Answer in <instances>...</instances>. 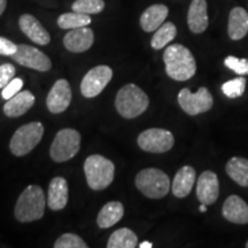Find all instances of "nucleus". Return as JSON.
<instances>
[{
  "instance_id": "f257e3e1",
  "label": "nucleus",
  "mask_w": 248,
  "mask_h": 248,
  "mask_svg": "<svg viewBox=\"0 0 248 248\" xmlns=\"http://www.w3.org/2000/svg\"><path fill=\"white\" fill-rule=\"evenodd\" d=\"M166 73L170 78L184 82L192 78L197 73V62L187 47L181 44H172L163 53Z\"/></svg>"
},
{
  "instance_id": "f03ea898",
  "label": "nucleus",
  "mask_w": 248,
  "mask_h": 248,
  "mask_svg": "<svg viewBox=\"0 0 248 248\" xmlns=\"http://www.w3.org/2000/svg\"><path fill=\"white\" fill-rule=\"evenodd\" d=\"M46 198L38 185H29L18 197L15 204V218L21 223L38 221L45 213Z\"/></svg>"
},
{
  "instance_id": "7ed1b4c3",
  "label": "nucleus",
  "mask_w": 248,
  "mask_h": 248,
  "mask_svg": "<svg viewBox=\"0 0 248 248\" xmlns=\"http://www.w3.org/2000/svg\"><path fill=\"white\" fill-rule=\"evenodd\" d=\"M150 105L147 94L139 86L126 84L120 89L115 98V107L124 119H136L146 111Z\"/></svg>"
},
{
  "instance_id": "20e7f679",
  "label": "nucleus",
  "mask_w": 248,
  "mask_h": 248,
  "mask_svg": "<svg viewBox=\"0 0 248 248\" xmlns=\"http://www.w3.org/2000/svg\"><path fill=\"white\" fill-rule=\"evenodd\" d=\"M84 172L86 183L94 191H101L113 183L115 166L107 157L93 154L85 160Z\"/></svg>"
},
{
  "instance_id": "39448f33",
  "label": "nucleus",
  "mask_w": 248,
  "mask_h": 248,
  "mask_svg": "<svg viewBox=\"0 0 248 248\" xmlns=\"http://www.w3.org/2000/svg\"><path fill=\"white\" fill-rule=\"evenodd\" d=\"M135 182L138 190L150 199H162L170 190L168 175L156 168L140 170L136 176Z\"/></svg>"
},
{
  "instance_id": "423d86ee",
  "label": "nucleus",
  "mask_w": 248,
  "mask_h": 248,
  "mask_svg": "<svg viewBox=\"0 0 248 248\" xmlns=\"http://www.w3.org/2000/svg\"><path fill=\"white\" fill-rule=\"evenodd\" d=\"M44 135V125L40 122H30L20 126L9 142L12 154L15 156H24L29 154L42 140Z\"/></svg>"
},
{
  "instance_id": "0eeeda50",
  "label": "nucleus",
  "mask_w": 248,
  "mask_h": 248,
  "mask_svg": "<svg viewBox=\"0 0 248 248\" xmlns=\"http://www.w3.org/2000/svg\"><path fill=\"white\" fill-rule=\"evenodd\" d=\"M80 135L75 129H62L57 133L51 148L49 155L55 162H66L73 159L79 152Z\"/></svg>"
},
{
  "instance_id": "6e6552de",
  "label": "nucleus",
  "mask_w": 248,
  "mask_h": 248,
  "mask_svg": "<svg viewBox=\"0 0 248 248\" xmlns=\"http://www.w3.org/2000/svg\"><path fill=\"white\" fill-rule=\"evenodd\" d=\"M178 104L186 114L195 116L212 109L214 99L207 88H199L195 93L183 89L178 93Z\"/></svg>"
},
{
  "instance_id": "1a4fd4ad",
  "label": "nucleus",
  "mask_w": 248,
  "mask_h": 248,
  "mask_svg": "<svg viewBox=\"0 0 248 248\" xmlns=\"http://www.w3.org/2000/svg\"><path fill=\"white\" fill-rule=\"evenodd\" d=\"M137 141L142 151L150 153H166L172 148L175 138L168 130L152 128L142 131L138 136Z\"/></svg>"
},
{
  "instance_id": "9d476101",
  "label": "nucleus",
  "mask_w": 248,
  "mask_h": 248,
  "mask_svg": "<svg viewBox=\"0 0 248 248\" xmlns=\"http://www.w3.org/2000/svg\"><path fill=\"white\" fill-rule=\"evenodd\" d=\"M113 77V70L108 66H98L90 69L80 83V92L85 98H94L104 91Z\"/></svg>"
},
{
  "instance_id": "9b49d317",
  "label": "nucleus",
  "mask_w": 248,
  "mask_h": 248,
  "mask_svg": "<svg viewBox=\"0 0 248 248\" xmlns=\"http://www.w3.org/2000/svg\"><path fill=\"white\" fill-rule=\"evenodd\" d=\"M15 62L21 66L31 68L38 71H48L52 67V62L49 58L38 48L33 46L20 44L17 45L16 52L11 57Z\"/></svg>"
},
{
  "instance_id": "f8f14e48",
  "label": "nucleus",
  "mask_w": 248,
  "mask_h": 248,
  "mask_svg": "<svg viewBox=\"0 0 248 248\" xmlns=\"http://www.w3.org/2000/svg\"><path fill=\"white\" fill-rule=\"evenodd\" d=\"M73 93L67 79H58L49 90L46 98V106L52 114H61L69 107Z\"/></svg>"
},
{
  "instance_id": "ddd939ff",
  "label": "nucleus",
  "mask_w": 248,
  "mask_h": 248,
  "mask_svg": "<svg viewBox=\"0 0 248 248\" xmlns=\"http://www.w3.org/2000/svg\"><path fill=\"white\" fill-rule=\"evenodd\" d=\"M219 184L215 172L206 170L200 175L197 183V197L201 203L213 204L218 199Z\"/></svg>"
},
{
  "instance_id": "4468645a",
  "label": "nucleus",
  "mask_w": 248,
  "mask_h": 248,
  "mask_svg": "<svg viewBox=\"0 0 248 248\" xmlns=\"http://www.w3.org/2000/svg\"><path fill=\"white\" fill-rule=\"evenodd\" d=\"M94 42V33L88 27L71 29L63 38V45L73 53H82L91 48Z\"/></svg>"
},
{
  "instance_id": "2eb2a0df",
  "label": "nucleus",
  "mask_w": 248,
  "mask_h": 248,
  "mask_svg": "<svg viewBox=\"0 0 248 248\" xmlns=\"http://www.w3.org/2000/svg\"><path fill=\"white\" fill-rule=\"evenodd\" d=\"M18 26L28 38L38 45H47L51 42V36L48 31L42 26L33 15L23 14L18 20Z\"/></svg>"
},
{
  "instance_id": "dca6fc26",
  "label": "nucleus",
  "mask_w": 248,
  "mask_h": 248,
  "mask_svg": "<svg viewBox=\"0 0 248 248\" xmlns=\"http://www.w3.org/2000/svg\"><path fill=\"white\" fill-rule=\"evenodd\" d=\"M222 214L226 221L234 224H248V204L238 195H230L224 201Z\"/></svg>"
},
{
  "instance_id": "f3484780",
  "label": "nucleus",
  "mask_w": 248,
  "mask_h": 248,
  "mask_svg": "<svg viewBox=\"0 0 248 248\" xmlns=\"http://www.w3.org/2000/svg\"><path fill=\"white\" fill-rule=\"evenodd\" d=\"M209 18L206 0H192L187 12V24L192 32L202 33L208 28Z\"/></svg>"
},
{
  "instance_id": "a211bd4d",
  "label": "nucleus",
  "mask_w": 248,
  "mask_h": 248,
  "mask_svg": "<svg viewBox=\"0 0 248 248\" xmlns=\"http://www.w3.org/2000/svg\"><path fill=\"white\" fill-rule=\"evenodd\" d=\"M68 183L63 177H54L49 183L47 193V204L52 210H61L67 206Z\"/></svg>"
},
{
  "instance_id": "6ab92c4d",
  "label": "nucleus",
  "mask_w": 248,
  "mask_h": 248,
  "mask_svg": "<svg viewBox=\"0 0 248 248\" xmlns=\"http://www.w3.org/2000/svg\"><path fill=\"white\" fill-rule=\"evenodd\" d=\"M35 95L30 91L18 92L14 97L8 99L4 106V113L8 117H18L24 115L35 104Z\"/></svg>"
},
{
  "instance_id": "aec40b11",
  "label": "nucleus",
  "mask_w": 248,
  "mask_h": 248,
  "mask_svg": "<svg viewBox=\"0 0 248 248\" xmlns=\"http://www.w3.org/2000/svg\"><path fill=\"white\" fill-rule=\"evenodd\" d=\"M169 14L166 5L156 4L148 7L140 16V27L146 32H153L162 26Z\"/></svg>"
},
{
  "instance_id": "412c9836",
  "label": "nucleus",
  "mask_w": 248,
  "mask_h": 248,
  "mask_svg": "<svg viewBox=\"0 0 248 248\" xmlns=\"http://www.w3.org/2000/svg\"><path fill=\"white\" fill-rule=\"evenodd\" d=\"M197 173L194 168L190 166H184L178 170L173 178L171 191L176 198H185L191 193L192 187H193Z\"/></svg>"
},
{
  "instance_id": "4be33fe9",
  "label": "nucleus",
  "mask_w": 248,
  "mask_h": 248,
  "mask_svg": "<svg viewBox=\"0 0 248 248\" xmlns=\"http://www.w3.org/2000/svg\"><path fill=\"white\" fill-rule=\"evenodd\" d=\"M248 32V14L243 7L232 8L229 15L228 33L232 40L243 39Z\"/></svg>"
},
{
  "instance_id": "5701e85b",
  "label": "nucleus",
  "mask_w": 248,
  "mask_h": 248,
  "mask_svg": "<svg viewBox=\"0 0 248 248\" xmlns=\"http://www.w3.org/2000/svg\"><path fill=\"white\" fill-rule=\"evenodd\" d=\"M124 215V207L119 201H110L102 207L97 217V224L101 229H108L119 223Z\"/></svg>"
},
{
  "instance_id": "b1692460",
  "label": "nucleus",
  "mask_w": 248,
  "mask_h": 248,
  "mask_svg": "<svg viewBox=\"0 0 248 248\" xmlns=\"http://www.w3.org/2000/svg\"><path fill=\"white\" fill-rule=\"evenodd\" d=\"M226 173L231 179L243 187H248V160L234 156L228 161L225 167Z\"/></svg>"
},
{
  "instance_id": "393cba45",
  "label": "nucleus",
  "mask_w": 248,
  "mask_h": 248,
  "mask_svg": "<svg viewBox=\"0 0 248 248\" xmlns=\"http://www.w3.org/2000/svg\"><path fill=\"white\" fill-rule=\"evenodd\" d=\"M138 245V237L128 228H121L114 231L108 239V248H135Z\"/></svg>"
},
{
  "instance_id": "a878e982",
  "label": "nucleus",
  "mask_w": 248,
  "mask_h": 248,
  "mask_svg": "<svg viewBox=\"0 0 248 248\" xmlns=\"http://www.w3.org/2000/svg\"><path fill=\"white\" fill-rule=\"evenodd\" d=\"M177 35V28L171 22H166L155 31L153 38L151 40V45L154 49H161L175 39Z\"/></svg>"
},
{
  "instance_id": "bb28decb",
  "label": "nucleus",
  "mask_w": 248,
  "mask_h": 248,
  "mask_svg": "<svg viewBox=\"0 0 248 248\" xmlns=\"http://www.w3.org/2000/svg\"><path fill=\"white\" fill-rule=\"evenodd\" d=\"M91 22L92 20L91 17H90V15L77 13V12H74V11L73 13L61 14L58 18V26L60 27L61 29H66V30L88 27Z\"/></svg>"
},
{
  "instance_id": "cd10ccee",
  "label": "nucleus",
  "mask_w": 248,
  "mask_h": 248,
  "mask_svg": "<svg viewBox=\"0 0 248 248\" xmlns=\"http://www.w3.org/2000/svg\"><path fill=\"white\" fill-rule=\"evenodd\" d=\"M74 12L82 14H99L105 9L104 0H76L71 6Z\"/></svg>"
},
{
  "instance_id": "c85d7f7f",
  "label": "nucleus",
  "mask_w": 248,
  "mask_h": 248,
  "mask_svg": "<svg viewBox=\"0 0 248 248\" xmlns=\"http://www.w3.org/2000/svg\"><path fill=\"white\" fill-rule=\"evenodd\" d=\"M246 89V78L244 76L238 77L222 85V92L229 98H238L244 94Z\"/></svg>"
},
{
  "instance_id": "c756f323",
  "label": "nucleus",
  "mask_w": 248,
  "mask_h": 248,
  "mask_svg": "<svg viewBox=\"0 0 248 248\" xmlns=\"http://www.w3.org/2000/svg\"><path fill=\"white\" fill-rule=\"evenodd\" d=\"M54 248H88V244L75 233H64L55 241Z\"/></svg>"
},
{
  "instance_id": "7c9ffc66",
  "label": "nucleus",
  "mask_w": 248,
  "mask_h": 248,
  "mask_svg": "<svg viewBox=\"0 0 248 248\" xmlns=\"http://www.w3.org/2000/svg\"><path fill=\"white\" fill-rule=\"evenodd\" d=\"M225 66L230 68L238 75H248V60L247 59H238L235 57H226L224 60Z\"/></svg>"
},
{
  "instance_id": "2f4dec72",
  "label": "nucleus",
  "mask_w": 248,
  "mask_h": 248,
  "mask_svg": "<svg viewBox=\"0 0 248 248\" xmlns=\"http://www.w3.org/2000/svg\"><path fill=\"white\" fill-rule=\"evenodd\" d=\"M15 73L16 69L12 63H4L0 66V89H4L14 78Z\"/></svg>"
},
{
  "instance_id": "473e14b6",
  "label": "nucleus",
  "mask_w": 248,
  "mask_h": 248,
  "mask_svg": "<svg viewBox=\"0 0 248 248\" xmlns=\"http://www.w3.org/2000/svg\"><path fill=\"white\" fill-rule=\"evenodd\" d=\"M23 86V80L21 78H13L11 82L8 83L7 85L2 89L1 91V95L5 100H8L12 97H14L15 94H17L18 92L21 91Z\"/></svg>"
},
{
  "instance_id": "72a5a7b5",
  "label": "nucleus",
  "mask_w": 248,
  "mask_h": 248,
  "mask_svg": "<svg viewBox=\"0 0 248 248\" xmlns=\"http://www.w3.org/2000/svg\"><path fill=\"white\" fill-rule=\"evenodd\" d=\"M17 49V45H15L13 42L5 38V37H0V55H6V57H12Z\"/></svg>"
},
{
  "instance_id": "f704fd0d",
  "label": "nucleus",
  "mask_w": 248,
  "mask_h": 248,
  "mask_svg": "<svg viewBox=\"0 0 248 248\" xmlns=\"http://www.w3.org/2000/svg\"><path fill=\"white\" fill-rule=\"evenodd\" d=\"M6 7H7V0H0V16L5 12Z\"/></svg>"
},
{
  "instance_id": "c9c22d12",
  "label": "nucleus",
  "mask_w": 248,
  "mask_h": 248,
  "mask_svg": "<svg viewBox=\"0 0 248 248\" xmlns=\"http://www.w3.org/2000/svg\"><path fill=\"white\" fill-rule=\"evenodd\" d=\"M139 247L140 248H152L153 247V244L150 243V241H144V243H141L139 245Z\"/></svg>"
},
{
  "instance_id": "e433bc0d",
  "label": "nucleus",
  "mask_w": 248,
  "mask_h": 248,
  "mask_svg": "<svg viewBox=\"0 0 248 248\" xmlns=\"http://www.w3.org/2000/svg\"><path fill=\"white\" fill-rule=\"evenodd\" d=\"M199 210L201 213H206L207 212V204L201 203V206L199 207Z\"/></svg>"
},
{
  "instance_id": "4c0bfd02",
  "label": "nucleus",
  "mask_w": 248,
  "mask_h": 248,
  "mask_svg": "<svg viewBox=\"0 0 248 248\" xmlns=\"http://www.w3.org/2000/svg\"><path fill=\"white\" fill-rule=\"evenodd\" d=\"M246 248H248V241L246 243Z\"/></svg>"
}]
</instances>
